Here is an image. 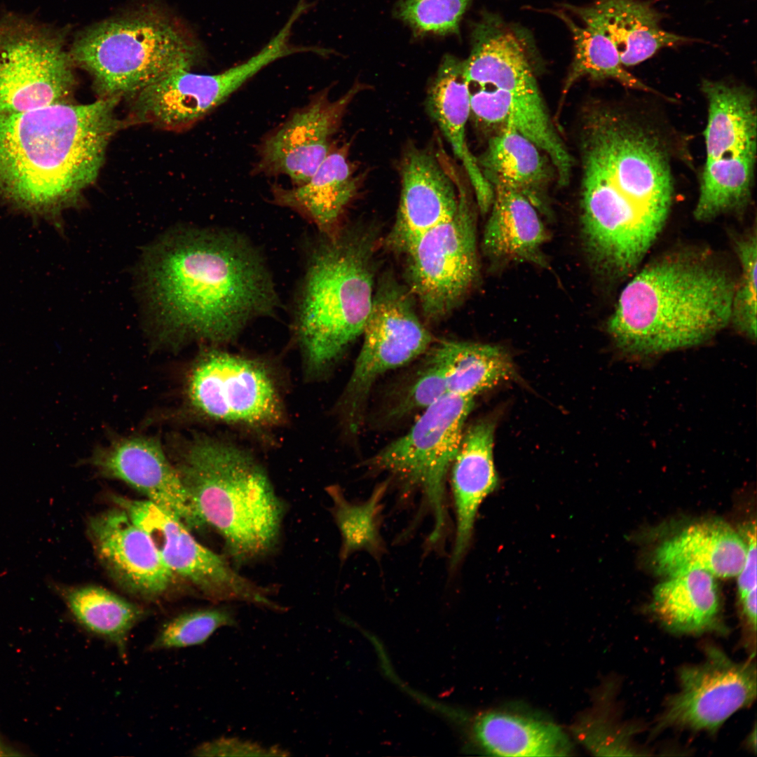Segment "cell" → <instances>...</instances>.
<instances>
[{
    "label": "cell",
    "instance_id": "31",
    "mask_svg": "<svg viewBox=\"0 0 757 757\" xmlns=\"http://www.w3.org/2000/svg\"><path fill=\"white\" fill-rule=\"evenodd\" d=\"M61 594L79 625L112 646L126 660L132 629L147 616L142 606L96 585L63 588Z\"/></svg>",
    "mask_w": 757,
    "mask_h": 757
},
{
    "label": "cell",
    "instance_id": "12",
    "mask_svg": "<svg viewBox=\"0 0 757 757\" xmlns=\"http://www.w3.org/2000/svg\"><path fill=\"white\" fill-rule=\"evenodd\" d=\"M186 397L196 414L226 423L271 426L280 421L282 413L268 369L256 360L221 350L205 351L195 361Z\"/></svg>",
    "mask_w": 757,
    "mask_h": 757
},
{
    "label": "cell",
    "instance_id": "36",
    "mask_svg": "<svg viewBox=\"0 0 757 757\" xmlns=\"http://www.w3.org/2000/svg\"><path fill=\"white\" fill-rule=\"evenodd\" d=\"M741 273L735 282L730 322L750 339L756 336V231L737 240Z\"/></svg>",
    "mask_w": 757,
    "mask_h": 757
},
{
    "label": "cell",
    "instance_id": "4",
    "mask_svg": "<svg viewBox=\"0 0 757 757\" xmlns=\"http://www.w3.org/2000/svg\"><path fill=\"white\" fill-rule=\"evenodd\" d=\"M735 282L707 254H664L623 288L608 332L620 350L637 356L699 345L730 322Z\"/></svg>",
    "mask_w": 757,
    "mask_h": 757
},
{
    "label": "cell",
    "instance_id": "3",
    "mask_svg": "<svg viewBox=\"0 0 757 757\" xmlns=\"http://www.w3.org/2000/svg\"><path fill=\"white\" fill-rule=\"evenodd\" d=\"M119 99L69 102L0 114V200L59 233L62 212L80 204L120 127Z\"/></svg>",
    "mask_w": 757,
    "mask_h": 757
},
{
    "label": "cell",
    "instance_id": "34",
    "mask_svg": "<svg viewBox=\"0 0 757 757\" xmlns=\"http://www.w3.org/2000/svg\"><path fill=\"white\" fill-rule=\"evenodd\" d=\"M386 490V485L382 484L367 500L354 503L348 501L339 489H329L332 514L341 537V560L362 550L376 557L381 554L383 543L378 520Z\"/></svg>",
    "mask_w": 757,
    "mask_h": 757
},
{
    "label": "cell",
    "instance_id": "30",
    "mask_svg": "<svg viewBox=\"0 0 757 757\" xmlns=\"http://www.w3.org/2000/svg\"><path fill=\"white\" fill-rule=\"evenodd\" d=\"M473 735L489 753L500 756H560L571 751L563 731L553 723L497 711L479 715Z\"/></svg>",
    "mask_w": 757,
    "mask_h": 757
},
{
    "label": "cell",
    "instance_id": "27",
    "mask_svg": "<svg viewBox=\"0 0 757 757\" xmlns=\"http://www.w3.org/2000/svg\"><path fill=\"white\" fill-rule=\"evenodd\" d=\"M482 239L486 256L494 263H531L545 266L543 247L547 231L537 208L514 191L493 188Z\"/></svg>",
    "mask_w": 757,
    "mask_h": 757
},
{
    "label": "cell",
    "instance_id": "20",
    "mask_svg": "<svg viewBox=\"0 0 757 757\" xmlns=\"http://www.w3.org/2000/svg\"><path fill=\"white\" fill-rule=\"evenodd\" d=\"M401 179L396 218L386 243L404 253L425 232L454 216L458 193L440 156L416 146L404 153Z\"/></svg>",
    "mask_w": 757,
    "mask_h": 757
},
{
    "label": "cell",
    "instance_id": "37",
    "mask_svg": "<svg viewBox=\"0 0 757 757\" xmlns=\"http://www.w3.org/2000/svg\"><path fill=\"white\" fill-rule=\"evenodd\" d=\"M472 0H401L398 16L421 34H458Z\"/></svg>",
    "mask_w": 757,
    "mask_h": 757
},
{
    "label": "cell",
    "instance_id": "8",
    "mask_svg": "<svg viewBox=\"0 0 757 757\" xmlns=\"http://www.w3.org/2000/svg\"><path fill=\"white\" fill-rule=\"evenodd\" d=\"M198 45L174 22L154 13L107 20L85 30L70 52L93 77L101 97H134L166 75L190 70Z\"/></svg>",
    "mask_w": 757,
    "mask_h": 757
},
{
    "label": "cell",
    "instance_id": "28",
    "mask_svg": "<svg viewBox=\"0 0 757 757\" xmlns=\"http://www.w3.org/2000/svg\"><path fill=\"white\" fill-rule=\"evenodd\" d=\"M477 165L493 189L502 187L526 198L538 210H547V191L556 178L547 156L531 141L512 129L494 133Z\"/></svg>",
    "mask_w": 757,
    "mask_h": 757
},
{
    "label": "cell",
    "instance_id": "32",
    "mask_svg": "<svg viewBox=\"0 0 757 757\" xmlns=\"http://www.w3.org/2000/svg\"><path fill=\"white\" fill-rule=\"evenodd\" d=\"M432 350L445 364L448 394L474 398L516 376L510 355L497 346L442 341Z\"/></svg>",
    "mask_w": 757,
    "mask_h": 757
},
{
    "label": "cell",
    "instance_id": "29",
    "mask_svg": "<svg viewBox=\"0 0 757 757\" xmlns=\"http://www.w3.org/2000/svg\"><path fill=\"white\" fill-rule=\"evenodd\" d=\"M651 608L668 631L678 634L723 632L714 576L692 570L669 577L654 589Z\"/></svg>",
    "mask_w": 757,
    "mask_h": 757
},
{
    "label": "cell",
    "instance_id": "23",
    "mask_svg": "<svg viewBox=\"0 0 757 757\" xmlns=\"http://www.w3.org/2000/svg\"><path fill=\"white\" fill-rule=\"evenodd\" d=\"M566 8L611 41L624 67L641 63L662 48L690 41L661 28L662 14L648 2L598 0L587 6Z\"/></svg>",
    "mask_w": 757,
    "mask_h": 757
},
{
    "label": "cell",
    "instance_id": "15",
    "mask_svg": "<svg viewBox=\"0 0 757 757\" xmlns=\"http://www.w3.org/2000/svg\"><path fill=\"white\" fill-rule=\"evenodd\" d=\"M412 296L392 280L374 294L362 334L363 343L346 390L350 427L357 428L362 404L375 381L426 352L432 336L420 320Z\"/></svg>",
    "mask_w": 757,
    "mask_h": 757
},
{
    "label": "cell",
    "instance_id": "38",
    "mask_svg": "<svg viewBox=\"0 0 757 757\" xmlns=\"http://www.w3.org/2000/svg\"><path fill=\"white\" fill-rule=\"evenodd\" d=\"M428 359L416 381L392 409L391 416L400 418L411 411L425 409L448 394L444 362L432 350Z\"/></svg>",
    "mask_w": 757,
    "mask_h": 757
},
{
    "label": "cell",
    "instance_id": "22",
    "mask_svg": "<svg viewBox=\"0 0 757 757\" xmlns=\"http://www.w3.org/2000/svg\"><path fill=\"white\" fill-rule=\"evenodd\" d=\"M350 143L332 146L326 158L304 184L272 186L274 202L308 219L325 237L336 235L342 217L356 196L360 176L349 160Z\"/></svg>",
    "mask_w": 757,
    "mask_h": 757
},
{
    "label": "cell",
    "instance_id": "9",
    "mask_svg": "<svg viewBox=\"0 0 757 757\" xmlns=\"http://www.w3.org/2000/svg\"><path fill=\"white\" fill-rule=\"evenodd\" d=\"M709 114L707 160L695 219L709 221L746 205L756 156V114L751 93L740 86L706 80Z\"/></svg>",
    "mask_w": 757,
    "mask_h": 757
},
{
    "label": "cell",
    "instance_id": "13",
    "mask_svg": "<svg viewBox=\"0 0 757 757\" xmlns=\"http://www.w3.org/2000/svg\"><path fill=\"white\" fill-rule=\"evenodd\" d=\"M151 538L163 564L210 599L238 601L280 611L266 589L236 571L219 555L204 547L177 515L148 500L115 498Z\"/></svg>",
    "mask_w": 757,
    "mask_h": 757
},
{
    "label": "cell",
    "instance_id": "39",
    "mask_svg": "<svg viewBox=\"0 0 757 757\" xmlns=\"http://www.w3.org/2000/svg\"><path fill=\"white\" fill-rule=\"evenodd\" d=\"M196 756H285V751L277 747L266 748L257 743L237 738L221 737L204 742L195 748Z\"/></svg>",
    "mask_w": 757,
    "mask_h": 757
},
{
    "label": "cell",
    "instance_id": "2",
    "mask_svg": "<svg viewBox=\"0 0 757 757\" xmlns=\"http://www.w3.org/2000/svg\"><path fill=\"white\" fill-rule=\"evenodd\" d=\"M140 280L152 322L166 339L229 340L277 303L258 254L224 231H169L145 250Z\"/></svg>",
    "mask_w": 757,
    "mask_h": 757
},
{
    "label": "cell",
    "instance_id": "5",
    "mask_svg": "<svg viewBox=\"0 0 757 757\" xmlns=\"http://www.w3.org/2000/svg\"><path fill=\"white\" fill-rule=\"evenodd\" d=\"M177 471L198 516L238 562L260 558L279 538L284 506L263 468L245 451L196 437Z\"/></svg>",
    "mask_w": 757,
    "mask_h": 757
},
{
    "label": "cell",
    "instance_id": "17",
    "mask_svg": "<svg viewBox=\"0 0 757 757\" xmlns=\"http://www.w3.org/2000/svg\"><path fill=\"white\" fill-rule=\"evenodd\" d=\"M364 89L356 83L335 100L325 90L315 95L261 141L254 173L287 175L295 186L305 183L326 158L348 107Z\"/></svg>",
    "mask_w": 757,
    "mask_h": 757
},
{
    "label": "cell",
    "instance_id": "35",
    "mask_svg": "<svg viewBox=\"0 0 757 757\" xmlns=\"http://www.w3.org/2000/svg\"><path fill=\"white\" fill-rule=\"evenodd\" d=\"M236 625L233 613L224 607L181 613L161 625L148 650L159 651L198 646L205 643L218 629Z\"/></svg>",
    "mask_w": 757,
    "mask_h": 757
},
{
    "label": "cell",
    "instance_id": "16",
    "mask_svg": "<svg viewBox=\"0 0 757 757\" xmlns=\"http://www.w3.org/2000/svg\"><path fill=\"white\" fill-rule=\"evenodd\" d=\"M678 680L679 690L668 699L655 732L678 728L713 732L756 697L755 663L735 662L715 646L706 647L700 663L681 667Z\"/></svg>",
    "mask_w": 757,
    "mask_h": 757
},
{
    "label": "cell",
    "instance_id": "25",
    "mask_svg": "<svg viewBox=\"0 0 757 757\" xmlns=\"http://www.w3.org/2000/svg\"><path fill=\"white\" fill-rule=\"evenodd\" d=\"M746 543L726 523L709 520L692 524L664 541L654 554V566L667 578L692 570L714 577L730 578L740 572Z\"/></svg>",
    "mask_w": 757,
    "mask_h": 757
},
{
    "label": "cell",
    "instance_id": "18",
    "mask_svg": "<svg viewBox=\"0 0 757 757\" xmlns=\"http://www.w3.org/2000/svg\"><path fill=\"white\" fill-rule=\"evenodd\" d=\"M91 463L103 475L119 479L147 500L179 517L188 527L204 523L196 512L176 466L154 437H119L97 448Z\"/></svg>",
    "mask_w": 757,
    "mask_h": 757
},
{
    "label": "cell",
    "instance_id": "14",
    "mask_svg": "<svg viewBox=\"0 0 757 757\" xmlns=\"http://www.w3.org/2000/svg\"><path fill=\"white\" fill-rule=\"evenodd\" d=\"M72 64L61 36L22 20L0 22V114L68 102Z\"/></svg>",
    "mask_w": 757,
    "mask_h": 757
},
{
    "label": "cell",
    "instance_id": "41",
    "mask_svg": "<svg viewBox=\"0 0 757 757\" xmlns=\"http://www.w3.org/2000/svg\"><path fill=\"white\" fill-rule=\"evenodd\" d=\"M740 600L747 625L755 634L756 630V588L753 589L740 598Z\"/></svg>",
    "mask_w": 757,
    "mask_h": 757
},
{
    "label": "cell",
    "instance_id": "1",
    "mask_svg": "<svg viewBox=\"0 0 757 757\" xmlns=\"http://www.w3.org/2000/svg\"><path fill=\"white\" fill-rule=\"evenodd\" d=\"M580 223L593 268L622 278L639 266L664 226L673 198L657 137L625 115L592 107L580 132Z\"/></svg>",
    "mask_w": 757,
    "mask_h": 757
},
{
    "label": "cell",
    "instance_id": "19",
    "mask_svg": "<svg viewBox=\"0 0 757 757\" xmlns=\"http://www.w3.org/2000/svg\"><path fill=\"white\" fill-rule=\"evenodd\" d=\"M252 76L245 63L214 74L177 70L134 96L133 114L139 121L163 129H185L225 102Z\"/></svg>",
    "mask_w": 757,
    "mask_h": 757
},
{
    "label": "cell",
    "instance_id": "21",
    "mask_svg": "<svg viewBox=\"0 0 757 757\" xmlns=\"http://www.w3.org/2000/svg\"><path fill=\"white\" fill-rule=\"evenodd\" d=\"M89 533L100 561L128 592L152 600L162 596L174 575L148 534L121 507L93 517Z\"/></svg>",
    "mask_w": 757,
    "mask_h": 757
},
{
    "label": "cell",
    "instance_id": "33",
    "mask_svg": "<svg viewBox=\"0 0 757 757\" xmlns=\"http://www.w3.org/2000/svg\"><path fill=\"white\" fill-rule=\"evenodd\" d=\"M554 14L568 26L574 43V56L562 89L563 97L583 77L613 79L630 88L652 91L624 68L615 47L606 36L590 27L577 25L561 11Z\"/></svg>",
    "mask_w": 757,
    "mask_h": 757
},
{
    "label": "cell",
    "instance_id": "26",
    "mask_svg": "<svg viewBox=\"0 0 757 757\" xmlns=\"http://www.w3.org/2000/svg\"><path fill=\"white\" fill-rule=\"evenodd\" d=\"M426 106L462 163L479 210L486 214L493 203L494 191L484 177L467 143L466 124L470 116V102L463 61L451 55L443 58L428 90Z\"/></svg>",
    "mask_w": 757,
    "mask_h": 757
},
{
    "label": "cell",
    "instance_id": "7",
    "mask_svg": "<svg viewBox=\"0 0 757 757\" xmlns=\"http://www.w3.org/2000/svg\"><path fill=\"white\" fill-rule=\"evenodd\" d=\"M325 238L310 259L296 318L312 371L328 367L362 335L374 294L371 235L340 231Z\"/></svg>",
    "mask_w": 757,
    "mask_h": 757
},
{
    "label": "cell",
    "instance_id": "10",
    "mask_svg": "<svg viewBox=\"0 0 757 757\" xmlns=\"http://www.w3.org/2000/svg\"><path fill=\"white\" fill-rule=\"evenodd\" d=\"M451 176L458 193L456 214L423 234L404 253L409 293L430 322L448 317L479 275L473 203L458 172L454 170Z\"/></svg>",
    "mask_w": 757,
    "mask_h": 757
},
{
    "label": "cell",
    "instance_id": "24",
    "mask_svg": "<svg viewBox=\"0 0 757 757\" xmlns=\"http://www.w3.org/2000/svg\"><path fill=\"white\" fill-rule=\"evenodd\" d=\"M495 425L480 421L463 432L452 464L451 484L456 515V531L451 564L465 555L473 533L479 507L498 486L493 456Z\"/></svg>",
    "mask_w": 757,
    "mask_h": 757
},
{
    "label": "cell",
    "instance_id": "40",
    "mask_svg": "<svg viewBox=\"0 0 757 757\" xmlns=\"http://www.w3.org/2000/svg\"><path fill=\"white\" fill-rule=\"evenodd\" d=\"M742 537L746 546L743 566L739 573L737 586L740 598L756 588V526L755 522L747 524Z\"/></svg>",
    "mask_w": 757,
    "mask_h": 757
},
{
    "label": "cell",
    "instance_id": "6",
    "mask_svg": "<svg viewBox=\"0 0 757 757\" xmlns=\"http://www.w3.org/2000/svg\"><path fill=\"white\" fill-rule=\"evenodd\" d=\"M463 71L470 115L494 133L512 129L550 159L559 186L571 176L573 158L552 122L521 39L499 18L484 17L472 32Z\"/></svg>",
    "mask_w": 757,
    "mask_h": 757
},
{
    "label": "cell",
    "instance_id": "11",
    "mask_svg": "<svg viewBox=\"0 0 757 757\" xmlns=\"http://www.w3.org/2000/svg\"><path fill=\"white\" fill-rule=\"evenodd\" d=\"M473 400L446 395L425 409L407 433L386 445L367 464L421 490L434 517L431 542L437 541L444 530L446 475L460 446Z\"/></svg>",
    "mask_w": 757,
    "mask_h": 757
}]
</instances>
